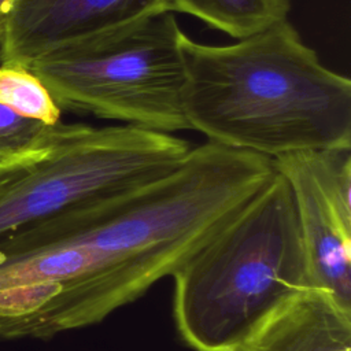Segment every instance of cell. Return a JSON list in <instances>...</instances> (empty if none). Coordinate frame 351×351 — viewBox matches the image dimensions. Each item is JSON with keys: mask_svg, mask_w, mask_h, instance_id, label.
<instances>
[{"mask_svg": "<svg viewBox=\"0 0 351 351\" xmlns=\"http://www.w3.org/2000/svg\"><path fill=\"white\" fill-rule=\"evenodd\" d=\"M173 317L193 351H240L310 287L293 199L269 181L171 274Z\"/></svg>", "mask_w": 351, "mask_h": 351, "instance_id": "obj_3", "label": "cell"}, {"mask_svg": "<svg viewBox=\"0 0 351 351\" xmlns=\"http://www.w3.org/2000/svg\"><path fill=\"white\" fill-rule=\"evenodd\" d=\"M47 154V152H45ZM44 154V155H45ZM43 155V156H44ZM40 159V158H38ZM36 159V160H38ZM36 160L30 162H18V163H0V188L5 184L15 180L18 176H21L30 165H33Z\"/></svg>", "mask_w": 351, "mask_h": 351, "instance_id": "obj_12", "label": "cell"}, {"mask_svg": "<svg viewBox=\"0 0 351 351\" xmlns=\"http://www.w3.org/2000/svg\"><path fill=\"white\" fill-rule=\"evenodd\" d=\"M184 117L208 141L280 155L351 147V81L287 19L230 45L182 37Z\"/></svg>", "mask_w": 351, "mask_h": 351, "instance_id": "obj_2", "label": "cell"}, {"mask_svg": "<svg viewBox=\"0 0 351 351\" xmlns=\"http://www.w3.org/2000/svg\"><path fill=\"white\" fill-rule=\"evenodd\" d=\"M60 123L48 125L0 104V163L41 158L51 148Z\"/></svg>", "mask_w": 351, "mask_h": 351, "instance_id": "obj_11", "label": "cell"}, {"mask_svg": "<svg viewBox=\"0 0 351 351\" xmlns=\"http://www.w3.org/2000/svg\"><path fill=\"white\" fill-rule=\"evenodd\" d=\"M12 4H14V0H0V37L4 32Z\"/></svg>", "mask_w": 351, "mask_h": 351, "instance_id": "obj_13", "label": "cell"}, {"mask_svg": "<svg viewBox=\"0 0 351 351\" xmlns=\"http://www.w3.org/2000/svg\"><path fill=\"white\" fill-rule=\"evenodd\" d=\"M184 34L173 12L158 11L59 45L27 69L60 110L171 133L189 129Z\"/></svg>", "mask_w": 351, "mask_h": 351, "instance_id": "obj_4", "label": "cell"}, {"mask_svg": "<svg viewBox=\"0 0 351 351\" xmlns=\"http://www.w3.org/2000/svg\"><path fill=\"white\" fill-rule=\"evenodd\" d=\"M240 351H351V308L308 287L269 318Z\"/></svg>", "mask_w": 351, "mask_h": 351, "instance_id": "obj_8", "label": "cell"}, {"mask_svg": "<svg viewBox=\"0 0 351 351\" xmlns=\"http://www.w3.org/2000/svg\"><path fill=\"white\" fill-rule=\"evenodd\" d=\"M0 104L48 125L60 122V108L27 67L0 64Z\"/></svg>", "mask_w": 351, "mask_h": 351, "instance_id": "obj_10", "label": "cell"}, {"mask_svg": "<svg viewBox=\"0 0 351 351\" xmlns=\"http://www.w3.org/2000/svg\"><path fill=\"white\" fill-rule=\"evenodd\" d=\"M274 174L271 158L213 141L170 173L0 241V339L101 322L167 277Z\"/></svg>", "mask_w": 351, "mask_h": 351, "instance_id": "obj_1", "label": "cell"}, {"mask_svg": "<svg viewBox=\"0 0 351 351\" xmlns=\"http://www.w3.org/2000/svg\"><path fill=\"white\" fill-rule=\"evenodd\" d=\"M165 0H14L0 63L27 64L70 41L165 11Z\"/></svg>", "mask_w": 351, "mask_h": 351, "instance_id": "obj_7", "label": "cell"}, {"mask_svg": "<svg viewBox=\"0 0 351 351\" xmlns=\"http://www.w3.org/2000/svg\"><path fill=\"white\" fill-rule=\"evenodd\" d=\"M271 160L292 193L310 287L351 308V147Z\"/></svg>", "mask_w": 351, "mask_h": 351, "instance_id": "obj_6", "label": "cell"}, {"mask_svg": "<svg viewBox=\"0 0 351 351\" xmlns=\"http://www.w3.org/2000/svg\"><path fill=\"white\" fill-rule=\"evenodd\" d=\"M191 148L171 133L133 125L60 123L47 154L0 188V241L71 207L154 181Z\"/></svg>", "mask_w": 351, "mask_h": 351, "instance_id": "obj_5", "label": "cell"}, {"mask_svg": "<svg viewBox=\"0 0 351 351\" xmlns=\"http://www.w3.org/2000/svg\"><path fill=\"white\" fill-rule=\"evenodd\" d=\"M165 11L193 15L234 38L287 19L289 0H165Z\"/></svg>", "mask_w": 351, "mask_h": 351, "instance_id": "obj_9", "label": "cell"}]
</instances>
